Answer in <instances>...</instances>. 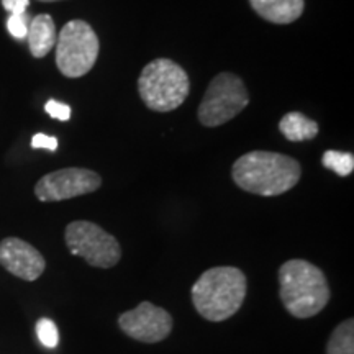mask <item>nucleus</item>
<instances>
[{
  "mask_svg": "<svg viewBox=\"0 0 354 354\" xmlns=\"http://www.w3.org/2000/svg\"><path fill=\"white\" fill-rule=\"evenodd\" d=\"M322 165L326 169L333 171L335 174L348 177L353 174L354 171V156L353 153H343V151H335V149H328V151L323 153Z\"/></svg>",
  "mask_w": 354,
  "mask_h": 354,
  "instance_id": "2eb2a0df",
  "label": "nucleus"
},
{
  "mask_svg": "<svg viewBox=\"0 0 354 354\" xmlns=\"http://www.w3.org/2000/svg\"><path fill=\"white\" fill-rule=\"evenodd\" d=\"M102 177L86 167H64L43 176L35 185V196L41 202H61L81 197L100 189Z\"/></svg>",
  "mask_w": 354,
  "mask_h": 354,
  "instance_id": "6e6552de",
  "label": "nucleus"
},
{
  "mask_svg": "<svg viewBox=\"0 0 354 354\" xmlns=\"http://www.w3.org/2000/svg\"><path fill=\"white\" fill-rule=\"evenodd\" d=\"M32 148L35 149H48V151H56L57 149V138L50 135H44V133H37L32 138Z\"/></svg>",
  "mask_w": 354,
  "mask_h": 354,
  "instance_id": "6ab92c4d",
  "label": "nucleus"
},
{
  "mask_svg": "<svg viewBox=\"0 0 354 354\" xmlns=\"http://www.w3.org/2000/svg\"><path fill=\"white\" fill-rule=\"evenodd\" d=\"M28 17L26 13H10L7 19V30L15 39H26L28 35Z\"/></svg>",
  "mask_w": 354,
  "mask_h": 354,
  "instance_id": "f3484780",
  "label": "nucleus"
},
{
  "mask_svg": "<svg viewBox=\"0 0 354 354\" xmlns=\"http://www.w3.org/2000/svg\"><path fill=\"white\" fill-rule=\"evenodd\" d=\"M56 26L55 20L48 13H39L33 17L28 24V39L30 53L35 57H44L56 46Z\"/></svg>",
  "mask_w": 354,
  "mask_h": 354,
  "instance_id": "f8f14e48",
  "label": "nucleus"
},
{
  "mask_svg": "<svg viewBox=\"0 0 354 354\" xmlns=\"http://www.w3.org/2000/svg\"><path fill=\"white\" fill-rule=\"evenodd\" d=\"M232 176L238 187L261 197H276L294 189L302 167L294 158L281 153L251 151L234 161Z\"/></svg>",
  "mask_w": 354,
  "mask_h": 354,
  "instance_id": "f257e3e1",
  "label": "nucleus"
},
{
  "mask_svg": "<svg viewBox=\"0 0 354 354\" xmlns=\"http://www.w3.org/2000/svg\"><path fill=\"white\" fill-rule=\"evenodd\" d=\"M246 297V276L233 266L205 271L192 287L194 307L209 322H223L241 308Z\"/></svg>",
  "mask_w": 354,
  "mask_h": 354,
  "instance_id": "7ed1b4c3",
  "label": "nucleus"
},
{
  "mask_svg": "<svg viewBox=\"0 0 354 354\" xmlns=\"http://www.w3.org/2000/svg\"><path fill=\"white\" fill-rule=\"evenodd\" d=\"M2 6L10 13H25L30 6V0H2Z\"/></svg>",
  "mask_w": 354,
  "mask_h": 354,
  "instance_id": "aec40b11",
  "label": "nucleus"
},
{
  "mask_svg": "<svg viewBox=\"0 0 354 354\" xmlns=\"http://www.w3.org/2000/svg\"><path fill=\"white\" fill-rule=\"evenodd\" d=\"M64 240L71 253L94 268H113L122 258V246L117 238L94 221L76 220L69 223L66 227Z\"/></svg>",
  "mask_w": 354,
  "mask_h": 354,
  "instance_id": "0eeeda50",
  "label": "nucleus"
},
{
  "mask_svg": "<svg viewBox=\"0 0 354 354\" xmlns=\"http://www.w3.org/2000/svg\"><path fill=\"white\" fill-rule=\"evenodd\" d=\"M250 104L245 82L232 73H221L212 79L198 105V122L203 127H220L233 120Z\"/></svg>",
  "mask_w": 354,
  "mask_h": 354,
  "instance_id": "423d86ee",
  "label": "nucleus"
},
{
  "mask_svg": "<svg viewBox=\"0 0 354 354\" xmlns=\"http://www.w3.org/2000/svg\"><path fill=\"white\" fill-rule=\"evenodd\" d=\"M250 3L261 19L276 25L292 24L305 8V0H250Z\"/></svg>",
  "mask_w": 354,
  "mask_h": 354,
  "instance_id": "9b49d317",
  "label": "nucleus"
},
{
  "mask_svg": "<svg viewBox=\"0 0 354 354\" xmlns=\"http://www.w3.org/2000/svg\"><path fill=\"white\" fill-rule=\"evenodd\" d=\"M39 2H57V0H39Z\"/></svg>",
  "mask_w": 354,
  "mask_h": 354,
  "instance_id": "412c9836",
  "label": "nucleus"
},
{
  "mask_svg": "<svg viewBox=\"0 0 354 354\" xmlns=\"http://www.w3.org/2000/svg\"><path fill=\"white\" fill-rule=\"evenodd\" d=\"M138 92L149 110L172 112L187 99L190 81L183 66L161 57L148 63L141 71Z\"/></svg>",
  "mask_w": 354,
  "mask_h": 354,
  "instance_id": "20e7f679",
  "label": "nucleus"
},
{
  "mask_svg": "<svg viewBox=\"0 0 354 354\" xmlns=\"http://www.w3.org/2000/svg\"><path fill=\"white\" fill-rule=\"evenodd\" d=\"M37 336L43 346L50 349L56 348L59 343V331H57L56 323L50 318H39L37 322Z\"/></svg>",
  "mask_w": 354,
  "mask_h": 354,
  "instance_id": "dca6fc26",
  "label": "nucleus"
},
{
  "mask_svg": "<svg viewBox=\"0 0 354 354\" xmlns=\"http://www.w3.org/2000/svg\"><path fill=\"white\" fill-rule=\"evenodd\" d=\"M171 313L151 302H141L118 317V326L130 338L141 343H159L172 331Z\"/></svg>",
  "mask_w": 354,
  "mask_h": 354,
  "instance_id": "1a4fd4ad",
  "label": "nucleus"
},
{
  "mask_svg": "<svg viewBox=\"0 0 354 354\" xmlns=\"http://www.w3.org/2000/svg\"><path fill=\"white\" fill-rule=\"evenodd\" d=\"M0 264L13 276L28 282L37 281L46 269V261L37 248L15 236L0 241Z\"/></svg>",
  "mask_w": 354,
  "mask_h": 354,
  "instance_id": "9d476101",
  "label": "nucleus"
},
{
  "mask_svg": "<svg viewBox=\"0 0 354 354\" xmlns=\"http://www.w3.org/2000/svg\"><path fill=\"white\" fill-rule=\"evenodd\" d=\"M44 110L50 117L56 118V120L61 122H68L71 118V107L68 104H63V102H56V100H48L46 105H44Z\"/></svg>",
  "mask_w": 354,
  "mask_h": 354,
  "instance_id": "a211bd4d",
  "label": "nucleus"
},
{
  "mask_svg": "<svg viewBox=\"0 0 354 354\" xmlns=\"http://www.w3.org/2000/svg\"><path fill=\"white\" fill-rule=\"evenodd\" d=\"M279 287V297L295 318L318 315L331 297L328 281L322 269L304 259H290L281 266Z\"/></svg>",
  "mask_w": 354,
  "mask_h": 354,
  "instance_id": "f03ea898",
  "label": "nucleus"
},
{
  "mask_svg": "<svg viewBox=\"0 0 354 354\" xmlns=\"http://www.w3.org/2000/svg\"><path fill=\"white\" fill-rule=\"evenodd\" d=\"M279 130L289 141L299 143V141L313 140L318 135V123L312 118L305 117L300 112H289L279 122Z\"/></svg>",
  "mask_w": 354,
  "mask_h": 354,
  "instance_id": "ddd939ff",
  "label": "nucleus"
},
{
  "mask_svg": "<svg viewBox=\"0 0 354 354\" xmlns=\"http://www.w3.org/2000/svg\"><path fill=\"white\" fill-rule=\"evenodd\" d=\"M326 354H354V320L339 323L330 335Z\"/></svg>",
  "mask_w": 354,
  "mask_h": 354,
  "instance_id": "4468645a",
  "label": "nucleus"
},
{
  "mask_svg": "<svg viewBox=\"0 0 354 354\" xmlns=\"http://www.w3.org/2000/svg\"><path fill=\"white\" fill-rule=\"evenodd\" d=\"M99 51L100 41L94 28L84 20H71L56 38V66L66 77H82L94 68Z\"/></svg>",
  "mask_w": 354,
  "mask_h": 354,
  "instance_id": "39448f33",
  "label": "nucleus"
}]
</instances>
